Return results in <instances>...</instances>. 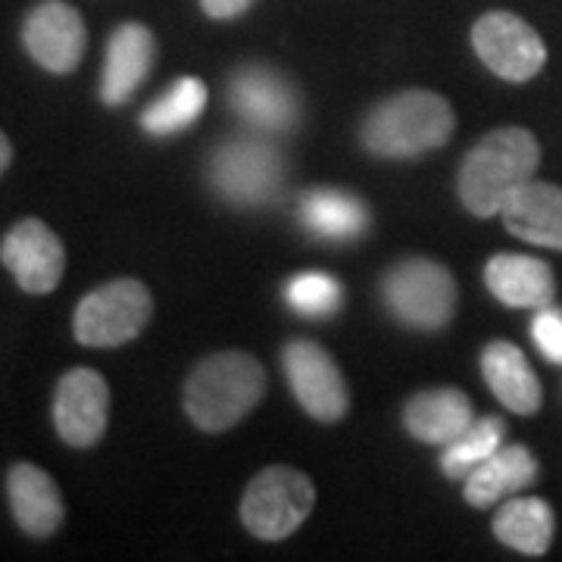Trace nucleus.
Here are the masks:
<instances>
[{"mask_svg": "<svg viewBox=\"0 0 562 562\" xmlns=\"http://www.w3.org/2000/svg\"><path fill=\"white\" fill-rule=\"evenodd\" d=\"M225 103L235 113V120L260 135H291L303 120V101L297 85L284 72L244 63L225 81Z\"/></svg>", "mask_w": 562, "mask_h": 562, "instance_id": "8", "label": "nucleus"}, {"mask_svg": "<svg viewBox=\"0 0 562 562\" xmlns=\"http://www.w3.org/2000/svg\"><path fill=\"white\" fill-rule=\"evenodd\" d=\"M22 47L50 76H69L85 57L88 29L79 10L66 0H41L22 22Z\"/></svg>", "mask_w": 562, "mask_h": 562, "instance_id": "12", "label": "nucleus"}, {"mask_svg": "<svg viewBox=\"0 0 562 562\" xmlns=\"http://www.w3.org/2000/svg\"><path fill=\"white\" fill-rule=\"evenodd\" d=\"M257 0H201V10L210 20H238Z\"/></svg>", "mask_w": 562, "mask_h": 562, "instance_id": "27", "label": "nucleus"}, {"mask_svg": "<svg viewBox=\"0 0 562 562\" xmlns=\"http://www.w3.org/2000/svg\"><path fill=\"white\" fill-rule=\"evenodd\" d=\"M472 47L479 60L503 81H531L547 63V44L522 16L491 10L472 25Z\"/></svg>", "mask_w": 562, "mask_h": 562, "instance_id": "10", "label": "nucleus"}, {"mask_svg": "<svg viewBox=\"0 0 562 562\" xmlns=\"http://www.w3.org/2000/svg\"><path fill=\"white\" fill-rule=\"evenodd\" d=\"M482 375L491 394L516 416H535L543 406L541 379L513 341H491L482 350Z\"/></svg>", "mask_w": 562, "mask_h": 562, "instance_id": "19", "label": "nucleus"}, {"mask_svg": "<svg viewBox=\"0 0 562 562\" xmlns=\"http://www.w3.org/2000/svg\"><path fill=\"white\" fill-rule=\"evenodd\" d=\"M154 316V294L138 279H113L88 291L72 313V335L81 347H122L135 341Z\"/></svg>", "mask_w": 562, "mask_h": 562, "instance_id": "7", "label": "nucleus"}, {"mask_svg": "<svg viewBox=\"0 0 562 562\" xmlns=\"http://www.w3.org/2000/svg\"><path fill=\"white\" fill-rule=\"evenodd\" d=\"M7 497L10 513L29 538H50L60 531L66 519L60 484L54 482L35 462H16L7 472Z\"/></svg>", "mask_w": 562, "mask_h": 562, "instance_id": "15", "label": "nucleus"}, {"mask_svg": "<svg viewBox=\"0 0 562 562\" xmlns=\"http://www.w3.org/2000/svg\"><path fill=\"white\" fill-rule=\"evenodd\" d=\"M110 422V384L98 369L76 366L60 375L54 391V428L63 443L91 450L103 441Z\"/></svg>", "mask_w": 562, "mask_h": 562, "instance_id": "11", "label": "nucleus"}, {"mask_svg": "<svg viewBox=\"0 0 562 562\" xmlns=\"http://www.w3.org/2000/svg\"><path fill=\"white\" fill-rule=\"evenodd\" d=\"M538 472L541 465L525 443H503L462 479V497L475 509H491L538 482Z\"/></svg>", "mask_w": 562, "mask_h": 562, "instance_id": "16", "label": "nucleus"}, {"mask_svg": "<svg viewBox=\"0 0 562 562\" xmlns=\"http://www.w3.org/2000/svg\"><path fill=\"white\" fill-rule=\"evenodd\" d=\"M557 535V516L543 497H509L497 503L494 538L525 557H543Z\"/></svg>", "mask_w": 562, "mask_h": 562, "instance_id": "22", "label": "nucleus"}, {"mask_svg": "<svg viewBox=\"0 0 562 562\" xmlns=\"http://www.w3.org/2000/svg\"><path fill=\"white\" fill-rule=\"evenodd\" d=\"M281 369L294 401L310 419L335 425L350 409V387L344 382L341 366L316 341L294 338L281 350Z\"/></svg>", "mask_w": 562, "mask_h": 562, "instance_id": "9", "label": "nucleus"}, {"mask_svg": "<svg viewBox=\"0 0 562 562\" xmlns=\"http://www.w3.org/2000/svg\"><path fill=\"white\" fill-rule=\"evenodd\" d=\"M531 341L538 344L543 360L553 362V366H562V306L547 303L541 310H535Z\"/></svg>", "mask_w": 562, "mask_h": 562, "instance_id": "26", "label": "nucleus"}, {"mask_svg": "<svg viewBox=\"0 0 562 562\" xmlns=\"http://www.w3.org/2000/svg\"><path fill=\"white\" fill-rule=\"evenodd\" d=\"M157 66V38L140 22H122L106 41L101 72V101L122 106L135 98L140 85Z\"/></svg>", "mask_w": 562, "mask_h": 562, "instance_id": "14", "label": "nucleus"}, {"mask_svg": "<svg viewBox=\"0 0 562 562\" xmlns=\"http://www.w3.org/2000/svg\"><path fill=\"white\" fill-rule=\"evenodd\" d=\"M10 162H13V144H10V138L0 132V176L10 169Z\"/></svg>", "mask_w": 562, "mask_h": 562, "instance_id": "28", "label": "nucleus"}, {"mask_svg": "<svg viewBox=\"0 0 562 562\" xmlns=\"http://www.w3.org/2000/svg\"><path fill=\"white\" fill-rule=\"evenodd\" d=\"M210 101V91L201 79L194 76H181L162 91L157 101H150L140 113V128L154 138H169L188 132L194 122L201 120L203 110Z\"/></svg>", "mask_w": 562, "mask_h": 562, "instance_id": "23", "label": "nucleus"}, {"mask_svg": "<svg viewBox=\"0 0 562 562\" xmlns=\"http://www.w3.org/2000/svg\"><path fill=\"white\" fill-rule=\"evenodd\" d=\"M484 284L494 301L509 310H541L557 301V276L550 262L528 254H497L484 266Z\"/></svg>", "mask_w": 562, "mask_h": 562, "instance_id": "18", "label": "nucleus"}, {"mask_svg": "<svg viewBox=\"0 0 562 562\" xmlns=\"http://www.w3.org/2000/svg\"><path fill=\"white\" fill-rule=\"evenodd\" d=\"M288 160L272 135H235L220 140L206 160V184L235 210H260L281 198Z\"/></svg>", "mask_w": 562, "mask_h": 562, "instance_id": "4", "label": "nucleus"}, {"mask_svg": "<svg viewBox=\"0 0 562 562\" xmlns=\"http://www.w3.org/2000/svg\"><path fill=\"white\" fill-rule=\"evenodd\" d=\"M266 369L247 350H216L203 357L181 391L188 419L206 435H222L247 419L266 394Z\"/></svg>", "mask_w": 562, "mask_h": 562, "instance_id": "3", "label": "nucleus"}, {"mask_svg": "<svg viewBox=\"0 0 562 562\" xmlns=\"http://www.w3.org/2000/svg\"><path fill=\"white\" fill-rule=\"evenodd\" d=\"M284 303L306 319H328L341 310L344 284L331 272H297L284 281Z\"/></svg>", "mask_w": 562, "mask_h": 562, "instance_id": "25", "label": "nucleus"}, {"mask_svg": "<svg viewBox=\"0 0 562 562\" xmlns=\"http://www.w3.org/2000/svg\"><path fill=\"white\" fill-rule=\"evenodd\" d=\"M384 310L413 331H441L457 316L460 288L453 272L428 257L394 262L379 284Z\"/></svg>", "mask_w": 562, "mask_h": 562, "instance_id": "5", "label": "nucleus"}, {"mask_svg": "<svg viewBox=\"0 0 562 562\" xmlns=\"http://www.w3.org/2000/svg\"><path fill=\"white\" fill-rule=\"evenodd\" d=\"M297 216L313 238L331 244L360 241L372 225L369 206L341 188H310L297 203Z\"/></svg>", "mask_w": 562, "mask_h": 562, "instance_id": "21", "label": "nucleus"}, {"mask_svg": "<svg viewBox=\"0 0 562 562\" xmlns=\"http://www.w3.org/2000/svg\"><path fill=\"white\" fill-rule=\"evenodd\" d=\"M316 506V487L294 465H266L244 487L241 522L260 541H284Z\"/></svg>", "mask_w": 562, "mask_h": 562, "instance_id": "6", "label": "nucleus"}, {"mask_svg": "<svg viewBox=\"0 0 562 562\" xmlns=\"http://www.w3.org/2000/svg\"><path fill=\"white\" fill-rule=\"evenodd\" d=\"M0 262L10 269L25 294L57 291L66 272V247L60 235L41 220H20L0 241Z\"/></svg>", "mask_w": 562, "mask_h": 562, "instance_id": "13", "label": "nucleus"}, {"mask_svg": "<svg viewBox=\"0 0 562 562\" xmlns=\"http://www.w3.org/2000/svg\"><path fill=\"white\" fill-rule=\"evenodd\" d=\"M501 220L519 241L562 250V188L531 179L503 203Z\"/></svg>", "mask_w": 562, "mask_h": 562, "instance_id": "17", "label": "nucleus"}, {"mask_svg": "<svg viewBox=\"0 0 562 562\" xmlns=\"http://www.w3.org/2000/svg\"><path fill=\"white\" fill-rule=\"evenodd\" d=\"M541 166V144L522 125H503L487 132L460 166L457 194L462 206L479 216L491 220L501 216L503 203L509 201L525 181L535 179Z\"/></svg>", "mask_w": 562, "mask_h": 562, "instance_id": "2", "label": "nucleus"}, {"mask_svg": "<svg viewBox=\"0 0 562 562\" xmlns=\"http://www.w3.org/2000/svg\"><path fill=\"white\" fill-rule=\"evenodd\" d=\"M506 443V422L501 416H482L465 431H460L441 450V472L450 482H462L475 465H482L491 453H497Z\"/></svg>", "mask_w": 562, "mask_h": 562, "instance_id": "24", "label": "nucleus"}, {"mask_svg": "<svg viewBox=\"0 0 562 562\" xmlns=\"http://www.w3.org/2000/svg\"><path fill=\"white\" fill-rule=\"evenodd\" d=\"M457 132V113L435 91H397L384 98L360 122V144L379 160H416L443 147Z\"/></svg>", "mask_w": 562, "mask_h": 562, "instance_id": "1", "label": "nucleus"}, {"mask_svg": "<svg viewBox=\"0 0 562 562\" xmlns=\"http://www.w3.org/2000/svg\"><path fill=\"white\" fill-rule=\"evenodd\" d=\"M475 422V406L460 387H428L403 406V425L419 443L443 447Z\"/></svg>", "mask_w": 562, "mask_h": 562, "instance_id": "20", "label": "nucleus"}]
</instances>
